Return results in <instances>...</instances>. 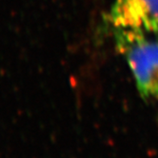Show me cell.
Here are the masks:
<instances>
[{
  "label": "cell",
  "instance_id": "cell-2",
  "mask_svg": "<svg viewBox=\"0 0 158 158\" xmlns=\"http://www.w3.org/2000/svg\"><path fill=\"white\" fill-rule=\"evenodd\" d=\"M110 22L116 38L148 36L158 31V0H114Z\"/></svg>",
  "mask_w": 158,
  "mask_h": 158
},
{
  "label": "cell",
  "instance_id": "cell-1",
  "mask_svg": "<svg viewBox=\"0 0 158 158\" xmlns=\"http://www.w3.org/2000/svg\"><path fill=\"white\" fill-rule=\"evenodd\" d=\"M132 73L139 94L158 99V40L148 36L116 38Z\"/></svg>",
  "mask_w": 158,
  "mask_h": 158
}]
</instances>
